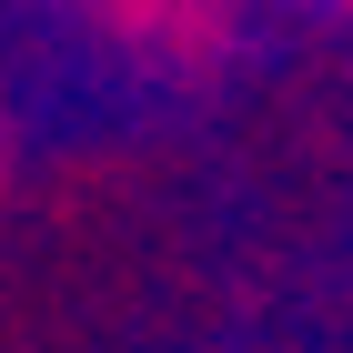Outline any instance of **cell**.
Masks as SVG:
<instances>
[{"label": "cell", "instance_id": "6da1fadb", "mask_svg": "<svg viewBox=\"0 0 353 353\" xmlns=\"http://www.w3.org/2000/svg\"><path fill=\"white\" fill-rule=\"evenodd\" d=\"M111 41L202 71V61L222 51V0H111Z\"/></svg>", "mask_w": 353, "mask_h": 353}]
</instances>
